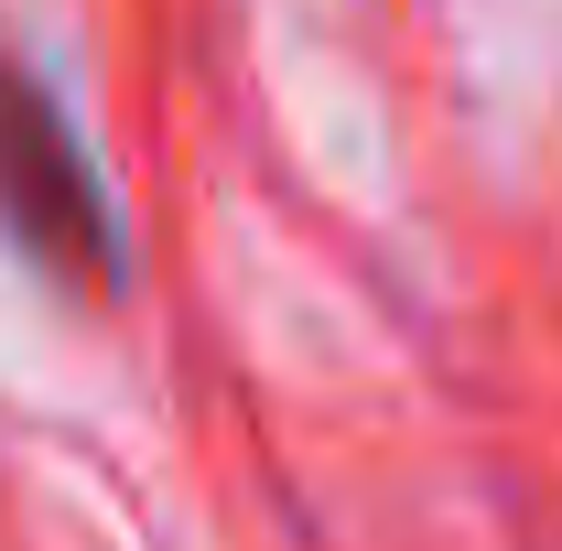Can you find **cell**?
Segmentation results:
<instances>
[{
  "mask_svg": "<svg viewBox=\"0 0 562 551\" xmlns=\"http://www.w3.org/2000/svg\"><path fill=\"white\" fill-rule=\"evenodd\" d=\"M0 227L55 260V271L98 281L120 260V227H109V195H98V162L76 151L66 109L33 87V76H0Z\"/></svg>",
  "mask_w": 562,
  "mask_h": 551,
  "instance_id": "1",
  "label": "cell"
}]
</instances>
